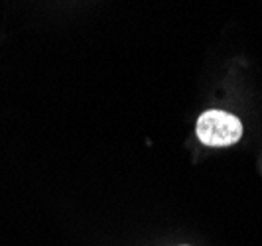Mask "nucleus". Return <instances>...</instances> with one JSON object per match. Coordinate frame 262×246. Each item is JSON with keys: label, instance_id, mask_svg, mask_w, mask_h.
I'll use <instances>...</instances> for the list:
<instances>
[{"label": "nucleus", "instance_id": "obj_1", "mask_svg": "<svg viewBox=\"0 0 262 246\" xmlns=\"http://www.w3.org/2000/svg\"><path fill=\"white\" fill-rule=\"evenodd\" d=\"M197 138L211 148L233 146L243 136V122L225 110H207L197 118Z\"/></svg>", "mask_w": 262, "mask_h": 246}]
</instances>
